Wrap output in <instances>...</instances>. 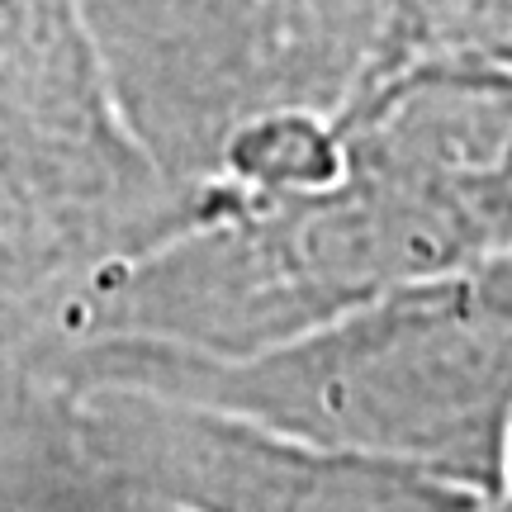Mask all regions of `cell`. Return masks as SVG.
<instances>
[{
    "label": "cell",
    "instance_id": "3957f363",
    "mask_svg": "<svg viewBox=\"0 0 512 512\" xmlns=\"http://www.w3.org/2000/svg\"><path fill=\"white\" fill-rule=\"evenodd\" d=\"M133 133L86 0H0V309H43L219 209Z\"/></svg>",
    "mask_w": 512,
    "mask_h": 512
},
{
    "label": "cell",
    "instance_id": "ba28073f",
    "mask_svg": "<svg viewBox=\"0 0 512 512\" xmlns=\"http://www.w3.org/2000/svg\"><path fill=\"white\" fill-rule=\"evenodd\" d=\"M332 181H342L337 124L313 119V114H290V119L247 128L228 147V162H223V190H238L252 200L304 195Z\"/></svg>",
    "mask_w": 512,
    "mask_h": 512
},
{
    "label": "cell",
    "instance_id": "7c38bea8",
    "mask_svg": "<svg viewBox=\"0 0 512 512\" xmlns=\"http://www.w3.org/2000/svg\"><path fill=\"white\" fill-rule=\"evenodd\" d=\"M143 512H181V508H166V503H143Z\"/></svg>",
    "mask_w": 512,
    "mask_h": 512
},
{
    "label": "cell",
    "instance_id": "277c9868",
    "mask_svg": "<svg viewBox=\"0 0 512 512\" xmlns=\"http://www.w3.org/2000/svg\"><path fill=\"white\" fill-rule=\"evenodd\" d=\"M133 133L185 190L219 195L247 128L337 124L408 72L394 0H86Z\"/></svg>",
    "mask_w": 512,
    "mask_h": 512
},
{
    "label": "cell",
    "instance_id": "5b68a950",
    "mask_svg": "<svg viewBox=\"0 0 512 512\" xmlns=\"http://www.w3.org/2000/svg\"><path fill=\"white\" fill-rule=\"evenodd\" d=\"M72 394L81 441L143 503L181 512H479L484 494L418 465L138 384Z\"/></svg>",
    "mask_w": 512,
    "mask_h": 512
},
{
    "label": "cell",
    "instance_id": "6da1fadb",
    "mask_svg": "<svg viewBox=\"0 0 512 512\" xmlns=\"http://www.w3.org/2000/svg\"><path fill=\"white\" fill-rule=\"evenodd\" d=\"M57 384L181 394L494 498L512 437V252L399 285L242 361L91 342L57 361Z\"/></svg>",
    "mask_w": 512,
    "mask_h": 512
},
{
    "label": "cell",
    "instance_id": "52a82bcc",
    "mask_svg": "<svg viewBox=\"0 0 512 512\" xmlns=\"http://www.w3.org/2000/svg\"><path fill=\"white\" fill-rule=\"evenodd\" d=\"M0 512H143V498L81 441L62 394L0 451Z\"/></svg>",
    "mask_w": 512,
    "mask_h": 512
},
{
    "label": "cell",
    "instance_id": "8fae6325",
    "mask_svg": "<svg viewBox=\"0 0 512 512\" xmlns=\"http://www.w3.org/2000/svg\"><path fill=\"white\" fill-rule=\"evenodd\" d=\"M479 512H512V437H508V460H503V489L494 498H484Z\"/></svg>",
    "mask_w": 512,
    "mask_h": 512
},
{
    "label": "cell",
    "instance_id": "7a4b0ae2",
    "mask_svg": "<svg viewBox=\"0 0 512 512\" xmlns=\"http://www.w3.org/2000/svg\"><path fill=\"white\" fill-rule=\"evenodd\" d=\"M484 261L470 233L399 185L342 166L304 195H228L219 209L15 323L57 361L91 342L261 356L380 294Z\"/></svg>",
    "mask_w": 512,
    "mask_h": 512
},
{
    "label": "cell",
    "instance_id": "9c48e42d",
    "mask_svg": "<svg viewBox=\"0 0 512 512\" xmlns=\"http://www.w3.org/2000/svg\"><path fill=\"white\" fill-rule=\"evenodd\" d=\"M408 67L484 62L512 67V0H394Z\"/></svg>",
    "mask_w": 512,
    "mask_h": 512
},
{
    "label": "cell",
    "instance_id": "8992f818",
    "mask_svg": "<svg viewBox=\"0 0 512 512\" xmlns=\"http://www.w3.org/2000/svg\"><path fill=\"white\" fill-rule=\"evenodd\" d=\"M342 166L456 219L484 256L512 252V67L422 62L337 119Z\"/></svg>",
    "mask_w": 512,
    "mask_h": 512
},
{
    "label": "cell",
    "instance_id": "30bf717a",
    "mask_svg": "<svg viewBox=\"0 0 512 512\" xmlns=\"http://www.w3.org/2000/svg\"><path fill=\"white\" fill-rule=\"evenodd\" d=\"M62 394L67 389L53 380L43 347L0 313V451L24 437Z\"/></svg>",
    "mask_w": 512,
    "mask_h": 512
}]
</instances>
